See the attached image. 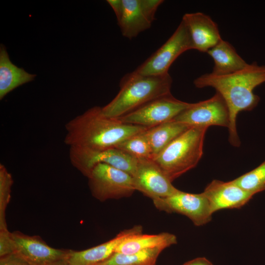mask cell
I'll use <instances>...</instances> for the list:
<instances>
[{
    "label": "cell",
    "mask_w": 265,
    "mask_h": 265,
    "mask_svg": "<svg viewBox=\"0 0 265 265\" xmlns=\"http://www.w3.org/2000/svg\"><path fill=\"white\" fill-rule=\"evenodd\" d=\"M264 82L265 65H259L256 62L231 74L217 76L207 73L194 80L197 88L212 87L224 100L230 116L229 141L234 146L238 147L240 144L236 127L237 115L240 111H250L257 106L260 98L253 90Z\"/></svg>",
    "instance_id": "cell-1"
},
{
    "label": "cell",
    "mask_w": 265,
    "mask_h": 265,
    "mask_svg": "<svg viewBox=\"0 0 265 265\" xmlns=\"http://www.w3.org/2000/svg\"><path fill=\"white\" fill-rule=\"evenodd\" d=\"M65 127L66 145L94 150L115 148L126 139L148 129L107 117L98 106L69 121Z\"/></svg>",
    "instance_id": "cell-2"
},
{
    "label": "cell",
    "mask_w": 265,
    "mask_h": 265,
    "mask_svg": "<svg viewBox=\"0 0 265 265\" xmlns=\"http://www.w3.org/2000/svg\"><path fill=\"white\" fill-rule=\"evenodd\" d=\"M172 84L169 73L143 75L133 71L121 79L120 91L102 107L103 112L108 117H121L156 99L171 94Z\"/></svg>",
    "instance_id": "cell-3"
},
{
    "label": "cell",
    "mask_w": 265,
    "mask_h": 265,
    "mask_svg": "<svg viewBox=\"0 0 265 265\" xmlns=\"http://www.w3.org/2000/svg\"><path fill=\"white\" fill-rule=\"evenodd\" d=\"M207 129L189 128L153 158L171 182L197 165L203 155Z\"/></svg>",
    "instance_id": "cell-4"
},
{
    "label": "cell",
    "mask_w": 265,
    "mask_h": 265,
    "mask_svg": "<svg viewBox=\"0 0 265 265\" xmlns=\"http://www.w3.org/2000/svg\"><path fill=\"white\" fill-rule=\"evenodd\" d=\"M87 178L92 195L100 201L128 197L135 190L130 174L105 163L95 166Z\"/></svg>",
    "instance_id": "cell-5"
},
{
    "label": "cell",
    "mask_w": 265,
    "mask_h": 265,
    "mask_svg": "<svg viewBox=\"0 0 265 265\" xmlns=\"http://www.w3.org/2000/svg\"><path fill=\"white\" fill-rule=\"evenodd\" d=\"M69 159L72 165L87 178L94 166L99 163L109 165L132 177L137 163V159L116 148L94 150L71 147Z\"/></svg>",
    "instance_id": "cell-6"
},
{
    "label": "cell",
    "mask_w": 265,
    "mask_h": 265,
    "mask_svg": "<svg viewBox=\"0 0 265 265\" xmlns=\"http://www.w3.org/2000/svg\"><path fill=\"white\" fill-rule=\"evenodd\" d=\"M189 32L181 21L171 37L155 53L134 71L143 75H162L168 73L173 62L182 53L193 50Z\"/></svg>",
    "instance_id": "cell-7"
},
{
    "label": "cell",
    "mask_w": 265,
    "mask_h": 265,
    "mask_svg": "<svg viewBox=\"0 0 265 265\" xmlns=\"http://www.w3.org/2000/svg\"><path fill=\"white\" fill-rule=\"evenodd\" d=\"M192 104L180 101L170 94L156 99L117 119L124 123L149 128L173 120Z\"/></svg>",
    "instance_id": "cell-8"
},
{
    "label": "cell",
    "mask_w": 265,
    "mask_h": 265,
    "mask_svg": "<svg viewBox=\"0 0 265 265\" xmlns=\"http://www.w3.org/2000/svg\"><path fill=\"white\" fill-rule=\"evenodd\" d=\"M153 202L158 210L185 215L197 226L209 222L213 214L208 200L203 192L194 194L179 190L172 195L155 199Z\"/></svg>",
    "instance_id": "cell-9"
},
{
    "label": "cell",
    "mask_w": 265,
    "mask_h": 265,
    "mask_svg": "<svg viewBox=\"0 0 265 265\" xmlns=\"http://www.w3.org/2000/svg\"><path fill=\"white\" fill-rule=\"evenodd\" d=\"M173 120L191 127L208 128L211 126H218L228 128L230 124L228 106L217 92L208 100L192 103Z\"/></svg>",
    "instance_id": "cell-10"
},
{
    "label": "cell",
    "mask_w": 265,
    "mask_h": 265,
    "mask_svg": "<svg viewBox=\"0 0 265 265\" xmlns=\"http://www.w3.org/2000/svg\"><path fill=\"white\" fill-rule=\"evenodd\" d=\"M132 178L135 190L152 200L169 197L179 190L172 185L153 159H137Z\"/></svg>",
    "instance_id": "cell-11"
},
{
    "label": "cell",
    "mask_w": 265,
    "mask_h": 265,
    "mask_svg": "<svg viewBox=\"0 0 265 265\" xmlns=\"http://www.w3.org/2000/svg\"><path fill=\"white\" fill-rule=\"evenodd\" d=\"M123 11L117 21L122 35L130 39L149 29L162 0H122Z\"/></svg>",
    "instance_id": "cell-12"
},
{
    "label": "cell",
    "mask_w": 265,
    "mask_h": 265,
    "mask_svg": "<svg viewBox=\"0 0 265 265\" xmlns=\"http://www.w3.org/2000/svg\"><path fill=\"white\" fill-rule=\"evenodd\" d=\"M11 234L15 252L34 265H47L65 259L69 250L52 247L39 236H28L18 231Z\"/></svg>",
    "instance_id": "cell-13"
},
{
    "label": "cell",
    "mask_w": 265,
    "mask_h": 265,
    "mask_svg": "<svg viewBox=\"0 0 265 265\" xmlns=\"http://www.w3.org/2000/svg\"><path fill=\"white\" fill-rule=\"evenodd\" d=\"M203 193L206 197L212 213L223 209H238L253 196L234 184L218 180L212 181Z\"/></svg>",
    "instance_id": "cell-14"
},
{
    "label": "cell",
    "mask_w": 265,
    "mask_h": 265,
    "mask_svg": "<svg viewBox=\"0 0 265 265\" xmlns=\"http://www.w3.org/2000/svg\"><path fill=\"white\" fill-rule=\"evenodd\" d=\"M182 21L190 36L194 50L207 53L222 40L217 25L202 12L186 13Z\"/></svg>",
    "instance_id": "cell-15"
},
{
    "label": "cell",
    "mask_w": 265,
    "mask_h": 265,
    "mask_svg": "<svg viewBox=\"0 0 265 265\" xmlns=\"http://www.w3.org/2000/svg\"><path fill=\"white\" fill-rule=\"evenodd\" d=\"M141 233L142 226H134L119 232L113 238L97 246L81 251L69 250L65 260L69 265H96L110 257L126 238Z\"/></svg>",
    "instance_id": "cell-16"
},
{
    "label": "cell",
    "mask_w": 265,
    "mask_h": 265,
    "mask_svg": "<svg viewBox=\"0 0 265 265\" xmlns=\"http://www.w3.org/2000/svg\"><path fill=\"white\" fill-rule=\"evenodd\" d=\"M213 59L212 74L217 76L231 74L245 68L247 63L228 42L221 40L207 53Z\"/></svg>",
    "instance_id": "cell-17"
},
{
    "label": "cell",
    "mask_w": 265,
    "mask_h": 265,
    "mask_svg": "<svg viewBox=\"0 0 265 265\" xmlns=\"http://www.w3.org/2000/svg\"><path fill=\"white\" fill-rule=\"evenodd\" d=\"M30 74L11 61L5 47L0 46V100L17 87L34 80Z\"/></svg>",
    "instance_id": "cell-18"
},
{
    "label": "cell",
    "mask_w": 265,
    "mask_h": 265,
    "mask_svg": "<svg viewBox=\"0 0 265 265\" xmlns=\"http://www.w3.org/2000/svg\"><path fill=\"white\" fill-rule=\"evenodd\" d=\"M177 243L176 236L163 232L158 234L147 235L139 233L126 238L117 247L115 252L132 254L142 250L161 248L164 250Z\"/></svg>",
    "instance_id": "cell-19"
},
{
    "label": "cell",
    "mask_w": 265,
    "mask_h": 265,
    "mask_svg": "<svg viewBox=\"0 0 265 265\" xmlns=\"http://www.w3.org/2000/svg\"><path fill=\"white\" fill-rule=\"evenodd\" d=\"M191 127L184 123L172 120L145 130L144 132L151 146L153 158Z\"/></svg>",
    "instance_id": "cell-20"
},
{
    "label": "cell",
    "mask_w": 265,
    "mask_h": 265,
    "mask_svg": "<svg viewBox=\"0 0 265 265\" xmlns=\"http://www.w3.org/2000/svg\"><path fill=\"white\" fill-rule=\"evenodd\" d=\"M163 250L153 248L132 254L114 253L105 261L96 265H155L157 258Z\"/></svg>",
    "instance_id": "cell-21"
},
{
    "label": "cell",
    "mask_w": 265,
    "mask_h": 265,
    "mask_svg": "<svg viewBox=\"0 0 265 265\" xmlns=\"http://www.w3.org/2000/svg\"><path fill=\"white\" fill-rule=\"evenodd\" d=\"M144 131L126 139L115 148L127 153L137 159H153L151 146Z\"/></svg>",
    "instance_id": "cell-22"
},
{
    "label": "cell",
    "mask_w": 265,
    "mask_h": 265,
    "mask_svg": "<svg viewBox=\"0 0 265 265\" xmlns=\"http://www.w3.org/2000/svg\"><path fill=\"white\" fill-rule=\"evenodd\" d=\"M244 190L255 195L265 190V161L252 170L232 180Z\"/></svg>",
    "instance_id": "cell-23"
},
{
    "label": "cell",
    "mask_w": 265,
    "mask_h": 265,
    "mask_svg": "<svg viewBox=\"0 0 265 265\" xmlns=\"http://www.w3.org/2000/svg\"><path fill=\"white\" fill-rule=\"evenodd\" d=\"M11 174L5 166L0 164V230L8 229L6 221V210L11 198L13 184Z\"/></svg>",
    "instance_id": "cell-24"
},
{
    "label": "cell",
    "mask_w": 265,
    "mask_h": 265,
    "mask_svg": "<svg viewBox=\"0 0 265 265\" xmlns=\"http://www.w3.org/2000/svg\"><path fill=\"white\" fill-rule=\"evenodd\" d=\"M15 252L12 234L8 229L0 230V257Z\"/></svg>",
    "instance_id": "cell-25"
},
{
    "label": "cell",
    "mask_w": 265,
    "mask_h": 265,
    "mask_svg": "<svg viewBox=\"0 0 265 265\" xmlns=\"http://www.w3.org/2000/svg\"><path fill=\"white\" fill-rule=\"evenodd\" d=\"M0 265H34L16 252L0 257Z\"/></svg>",
    "instance_id": "cell-26"
},
{
    "label": "cell",
    "mask_w": 265,
    "mask_h": 265,
    "mask_svg": "<svg viewBox=\"0 0 265 265\" xmlns=\"http://www.w3.org/2000/svg\"><path fill=\"white\" fill-rule=\"evenodd\" d=\"M107 2L113 9L117 18V21L121 17L123 11L122 0H107Z\"/></svg>",
    "instance_id": "cell-27"
},
{
    "label": "cell",
    "mask_w": 265,
    "mask_h": 265,
    "mask_svg": "<svg viewBox=\"0 0 265 265\" xmlns=\"http://www.w3.org/2000/svg\"><path fill=\"white\" fill-rule=\"evenodd\" d=\"M183 265H213L205 257H199L190 260Z\"/></svg>",
    "instance_id": "cell-28"
},
{
    "label": "cell",
    "mask_w": 265,
    "mask_h": 265,
    "mask_svg": "<svg viewBox=\"0 0 265 265\" xmlns=\"http://www.w3.org/2000/svg\"><path fill=\"white\" fill-rule=\"evenodd\" d=\"M47 265H69L66 261L65 259L58 260L54 262L49 264Z\"/></svg>",
    "instance_id": "cell-29"
}]
</instances>
